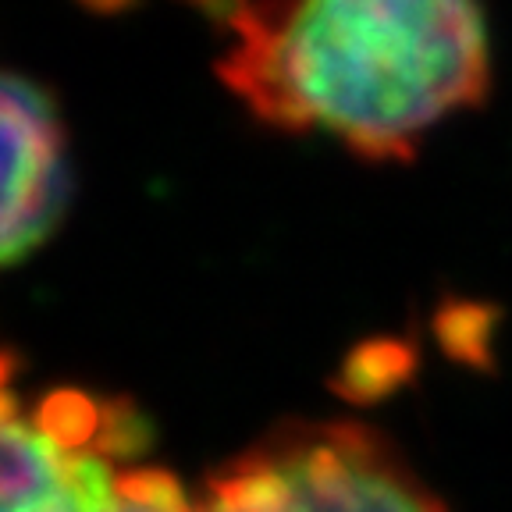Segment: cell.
Masks as SVG:
<instances>
[{
  "instance_id": "cell-6",
  "label": "cell",
  "mask_w": 512,
  "mask_h": 512,
  "mask_svg": "<svg viewBox=\"0 0 512 512\" xmlns=\"http://www.w3.org/2000/svg\"><path fill=\"white\" fill-rule=\"evenodd\" d=\"M100 420H104V402H96L82 388L47 392L36 402V413H32V427L54 448L72 452V456L93 448L96 434H100Z\"/></svg>"
},
{
  "instance_id": "cell-9",
  "label": "cell",
  "mask_w": 512,
  "mask_h": 512,
  "mask_svg": "<svg viewBox=\"0 0 512 512\" xmlns=\"http://www.w3.org/2000/svg\"><path fill=\"white\" fill-rule=\"evenodd\" d=\"M79 4L93 15H121V11L136 8L139 0H79Z\"/></svg>"
},
{
  "instance_id": "cell-1",
  "label": "cell",
  "mask_w": 512,
  "mask_h": 512,
  "mask_svg": "<svg viewBox=\"0 0 512 512\" xmlns=\"http://www.w3.org/2000/svg\"><path fill=\"white\" fill-rule=\"evenodd\" d=\"M224 50L217 75L256 121L406 164L491 93L477 0H189Z\"/></svg>"
},
{
  "instance_id": "cell-10",
  "label": "cell",
  "mask_w": 512,
  "mask_h": 512,
  "mask_svg": "<svg viewBox=\"0 0 512 512\" xmlns=\"http://www.w3.org/2000/svg\"><path fill=\"white\" fill-rule=\"evenodd\" d=\"M15 370H18V356L11 349H4V345H0V392H4V384L15 377Z\"/></svg>"
},
{
  "instance_id": "cell-2",
  "label": "cell",
  "mask_w": 512,
  "mask_h": 512,
  "mask_svg": "<svg viewBox=\"0 0 512 512\" xmlns=\"http://www.w3.org/2000/svg\"><path fill=\"white\" fill-rule=\"evenodd\" d=\"M200 512H448L392 438L352 420H281L203 477Z\"/></svg>"
},
{
  "instance_id": "cell-4",
  "label": "cell",
  "mask_w": 512,
  "mask_h": 512,
  "mask_svg": "<svg viewBox=\"0 0 512 512\" xmlns=\"http://www.w3.org/2000/svg\"><path fill=\"white\" fill-rule=\"evenodd\" d=\"M114 495V473L89 452H61L36 427H0V512H93Z\"/></svg>"
},
{
  "instance_id": "cell-3",
  "label": "cell",
  "mask_w": 512,
  "mask_h": 512,
  "mask_svg": "<svg viewBox=\"0 0 512 512\" xmlns=\"http://www.w3.org/2000/svg\"><path fill=\"white\" fill-rule=\"evenodd\" d=\"M72 200L68 128L40 82L0 72V267L32 256Z\"/></svg>"
},
{
  "instance_id": "cell-5",
  "label": "cell",
  "mask_w": 512,
  "mask_h": 512,
  "mask_svg": "<svg viewBox=\"0 0 512 512\" xmlns=\"http://www.w3.org/2000/svg\"><path fill=\"white\" fill-rule=\"evenodd\" d=\"M416 356L402 342H370L345 356L335 377V392L349 402H377L388 399L413 377Z\"/></svg>"
},
{
  "instance_id": "cell-11",
  "label": "cell",
  "mask_w": 512,
  "mask_h": 512,
  "mask_svg": "<svg viewBox=\"0 0 512 512\" xmlns=\"http://www.w3.org/2000/svg\"><path fill=\"white\" fill-rule=\"evenodd\" d=\"M18 420V399L11 392H0V427H8Z\"/></svg>"
},
{
  "instance_id": "cell-8",
  "label": "cell",
  "mask_w": 512,
  "mask_h": 512,
  "mask_svg": "<svg viewBox=\"0 0 512 512\" xmlns=\"http://www.w3.org/2000/svg\"><path fill=\"white\" fill-rule=\"evenodd\" d=\"M93 512H200L185 495L182 480L160 466L114 473V495Z\"/></svg>"
},
{
  "instance_id": "cell-7",
  "label": "cell",
  "mask_w": 512,
  "mask_h": 512,
  "mask_svg": "<svg viewBox=\"0 0 512 512\" xmlns=\"http://www.w3.org/2000/svg\"><path fill=\"white\" fill-rule=\"evenodd\" d=\"M157 445V424L143 409V402L132 395H111L104 399V420H100V434L93 441V456L104 463H136V459L150 456V448Z\"/></svg>"
}]
</instances>
